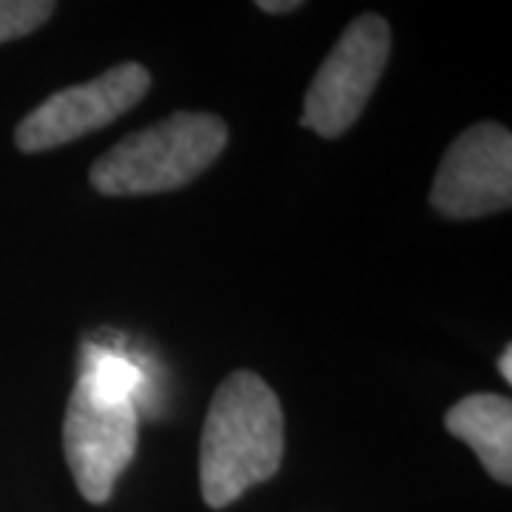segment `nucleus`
<instances>
[{
	"mask_svg": "<svg viewBox=\"0 0 512 512\" xmlns=\"http://www.w3.org/2000/svg\"><path fill=\"white\" fill-rule=\"evenodd\" d=\"M285 453V416L276 393L254 370L217 387L200 439L202 501L214 510L274 478Z\"/></svg>",
	"mask_w": 512,
	"mask_h": 512,
	"instance_id": "f257e3e1",
	"label": "nucleus"
},
{
	"mask_svg": "<svg viewBox=\"0 0 512 512\" xmlns=\"http://www.w3.org/2000/svg\"><path fill=\"white\" fill-rule=\"evenodd\" d=\"M228 146V126L217 114L177 111L163 123L134 131L109 148L89 171L103 197H146L177 191L197 180Z\"/></svg>",
	"mask_w": 512,
	"mask_h": 512,
	"instance_id": "f03ea898",
	"label": "nucleus"
},
{
	"mask_svg": "<svg viewBox=\"0 0 512 512\" xmlns=\"http://www.w3.org/2000/svg\"><path fill=\"white\" fill-rule=\"evenodd\" d=\"M137 436V402L123 393H111L80 373L63 421V453L86 501H109L117 478L137 456Z\"/></svg>",
	"mask_w": 512,
	"mask_h": 512,
	"instance_id": "7ed1b4c3",
	"label": "nucleus"
},
{
	"mask_svg": "<svg viewBox=\"0 0 512 512\" xmlns=\"http://www.w3.org/2000/svg\"><path fill=\"white\" fill-rule=\"evenodd\" d=\"M390 57V26L379 15H359L336 40L305 94L302 126L319 137L345 134L365 111Z\"/></svg>",
	"mask_w": 512,
	"mask_h": 512,
	"instance_id": "20e7f679",
	"label": "nucleus"
},
{
	"mask_svg": "<svg viewBox=\"0 0 512 512\" xmlns=\"http://www.w3.org/2000/svg\"><path fill=\"white\" fill-rule=\"evenodd\" d=\"M151 89V74L140 63H120L89 83L46 97L20 120L15 143L26 154L52 151L109 126L131 111Z\"/></svg>",
	"mask_w": 512,
	"mask_h": 512,
	"instance_id": "39448f33",
	"label": "nucleus"
},
{
	"mask_svg": "<svg viewBox=\"0 0 512 512\" xmlns=\"http://www.w3.org/2000/svg\"><path fill=\"white\" fill-rule=\"evenodd\" d=\"M430 205L450 220H478L512 205V134L501 123H476L447 148Z\"/></svg>",
	"mask_w": 512,
	"mask_h": 512,
	"instance_id": "423d86ee",
	"label": "nucleus"
},
{
	"mask_svg": "<svg viewBox=\"0 0 512 512\" xmlns=\"http://www.w3.org/2000/svg\"><path fill=\"white\" fill-rule=\"evenodd\" d=\"M450 436L461 439L498 484H512V402L498 393H473L444 416Z\"/></svg>",
	"mask_w": 512,
	"mask_h": 512,
	"instance_id": "0eeeda50",
	"label": "nucleus"
},
{
	"mask_svg": "<svg viewBox=\"0 0 512 512\" xmlns=\"http://www.w3.org/2000/svg\"><path fill=\"white\" fill-rule=\"evenodd\" d=\"M55 9L52 0H0V43L32 35Z\"/></svg>",
	"mask_w": 512,
	"mask_h": 512,
	"instance_id": "6e6552de",
	"label": "nucleus"
},
{
	"mask_svg": "<svg viewBox=\"0 0 512 512\" xmlns=\"http://www.w3.org/2000/svg\"><path fill=\"white\" fill-rule=\"evenodd\" d=\"M302 3L299 0H259L256 9L268 12V15H285V12H296Z\"/></svg>",
	"mask_w": 512,
	"mask_h": 512,
	"instance_id": "1a4fd4ad",
	"label": "nucleus"
},
{
	"mask_svg": "<svg viewBox=\"0 0 512 512\" xmlns=\"http://www.w3.org/2000/svg\"><path fill=\"white\" fill-rule=\"evenodd\" d=\"M498 370H501V379L510 384L512 382V348L510 345L504 348L501 359H498Z\"/></svg>",
	"mask_w": 512,
	"mask_h": 512,
	"instance_id": "9d476101",
	"label": "nucleus"
}]
</instances>
